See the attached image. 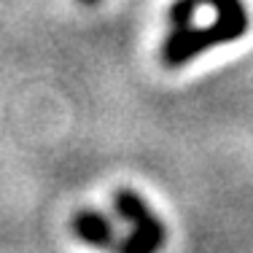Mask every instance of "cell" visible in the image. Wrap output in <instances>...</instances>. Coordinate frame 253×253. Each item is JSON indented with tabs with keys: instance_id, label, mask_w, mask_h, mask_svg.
<instances>
[{
	"instance_id": "3",
	"label": "cell",
	"mask_w": 253,
	"mask_h": 253,
	"mask_svg": "<svg viewBox=\"0 0 253 253\" xmlns=\"http://www.w3.org/2000/svg\"><path fill=\"white\" fill-rule=\"evenodd\" d=\"M70 226H73V234L81 243L92 245V248H100V251L116 253L122 237H116V229H113L111 218H108L105 213H100V210H94V208L76 210Z\"/></svg>"
},
{
	"instance_id": "4",
	"label": "cell",
	"mask_w": 253,
	"mask_h": 253,
	"mask_svg": "<svg viewBox=\"0 0 253 253\" xmlns=\"http://www.w3.org/2000/svg\"><path fill=\"white\" fill-rule=\"evenodd\" d=\"M81 3H100V0H81Z\"/></svg>"
},
{
	"instance_id": "1",
	"label": "cell",
	"mask_w": 253,
	"mask_h": 253,
	"mask_svg": "<svg viewBox=\"0 0 253 253\" xmlns=\"http://www.w3.org/2000/svg\"><path fill=\"white\" fill-rule=\"evenodd\" d=\"M248 8L243 0H224L221 8L210 16L205 25H186L170 27L165 43H162V62L167 68H180V65L197 59L200 54L215 49L224 43H234L248 33Z\"/></svg>"
},
{
	"instance_id": "2",
	"label": "cell",
	"mask_w": 253,
	"mask_h": 253,
	"mask_svg": "<svg viewBox=\"0 0 253 253\" xmlns=\"http://www.w3.org/2000/svg\"><path fill=\"white\" fill-rule=\"evenodd\" d=\"M113 208L122 215L132 232L119 240L116 253H159L165 245V224L151 210V205L132 189H119L113 194Z\"/></svg>"
}]
</instances>
